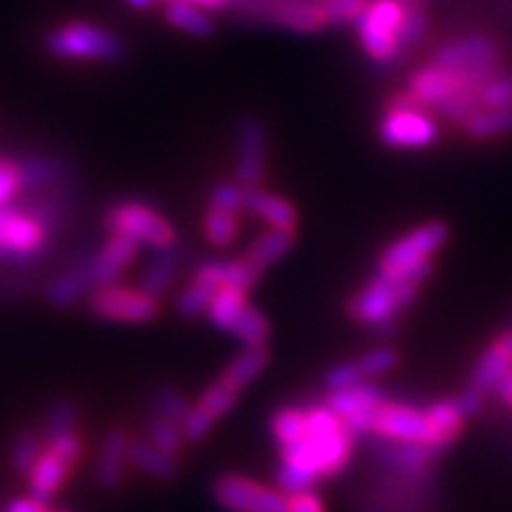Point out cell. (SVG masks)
<instances>
[{
  "label": "cell",
  "mask_w": 512,
  "mask_h": 512,
  "mask_svg": "<svg viewBox=\"0 0 512 512\" xmlns=\"http://www.w3.org/2000/svg\"><path fill=\"white\" fill-rule=\"evenodd\" d=\"M387 453V458L392 460L396 467H401V470L406 472H418L422 467L430 465L439 451L425 444H392L387 448Z\"/></svg>",
  "instance_id": "obj_38"
},
{
  "label": "cell",
  "mask_w": 512,
  "mask_h": 512,
  "mask_svg": "<svg viewBox=\"0 0 512 512\" xmlns=\"http://www.w3.org/2000/svg\"><path fill=\"white\" fill-rule=\"evenodd\" d=\"M285 512H325V503L313 489L294 491L287 496Z\"/></svg>",
  "instance_id": "obj_49"
},
{
  "label": "cell",
  "mask_w": 512,
  "mask_h": 512,
  "mask_svg": "<svg viewBox=\"0 0 512 512\" xmlns=\"http://www.w3.org/2000/svg\"><path fill=\"white\" fill-rule=\"evenodd\" d=\"M53 512H67V510H53Z\"/></svg>",
  "instance_id": "obj_55"
},
{
  "label": "cell",
  "mask_w": 512,
  "mask_h": 512,
  "mask_svg": "<svg viewBox=\"0 0 512 512\" xmlns=\"http://www.w3.org/2000/svg\"><path fill=\"white\" fill-rule=\"evenodd\" d=\"M373 434L389 444L430 446V420H427V411L408 406V403L384 401L375 415Z\"/></svg>",
  "instance_id": "obj_11"
},
{
  "label": "cell",
  "mask_w": 512,
  "mask_h": 512,
  "mask_svg": "<svg viewBox=\"0 0 512 512\" xmlns=\"http://www.w3.org/2000/svg\"><path fill=\"white\" fill-rule=\"evenodd\" d=\"M318 3L328 17V24L342 27V24H356L370 0H318Z\"/></svg>",
  "instance_id": "obj_43"
},
{
  "label": "cell",
  "mask_w": 512,
  "mask_h": 512,
  "mask_svg": "<svg viewBox=\"0 0 512 512\" xmlns=\"http://www.w3.org/2000/svg\"><path fill=\"white\" fill-rule=\"evenodd\" d=\"M48 446L60 453V456L72 467L79 463L83 456V441L79 437V432H69V434H62V437L48 439Z\"/></svg>",
  "instance_id": "obj_48"
},
{
  "label": "cell",
  "mask_w": 512,
  "mask_h": 512,
  "mask_svg": "<svg viewBox=\"0 0 512 512\" xmlns=\"http://www.w3.org/2000/svg\"><path fill=\"white\" fill-rule=\"evenodd\" d=\"M294 242H297V228H268L249 245L242 259L261 275L268 266L278 264L283 256L290 254Z\"/></svg>",
  "instance_id": "obj_23"
},
{
  "label": "cell",
  "mask_w": 512,
  "mask_h": 512,
  "mask_svg": "<svg viewBox=\"0 0 512 512\" xmlns=\"http://www.w3.org/2000/svg\"><path fill=\"white\" fill-rule=\"evenodd\" d=\"M427 31H430V19H427L425 12L418 8H408L406 19H403L399 31V43L403 53H408V50L418 46L422 38L427 36Z\"/></svg>",
  "instance_id": "obj_44"
},
{
  "label": "cell",
  "mask_w": 512,
  "mask_h": 512,
  "mask_svg": "<svg viewBox=\"0 0 512 512\" xmlns=\"http://www.w3.org/2000/svg\"><path fill=\"white\" fill-rule=\"evenodd\" d=\"M230 335L245 344V347H266L268 335H271V325H268V318L264 313L247 304V309L240 313V318L230 328Z\"/></svg>",
  "instance_id": "obj_33"
},
{
  "label": "cell",
  "mask_w": 512,
  "mask_h": 512,
  "mask_svg": "<svg viewBox=\"0 0 512 512\" xmlns=\"http://www.w3.org/2000/svg\"><path fill=\"white\" fill-rule=\"evenodd\" d=\"M19 190H22L19 164L10 162V159H0V207H5Z\"/></svg>",
  "instance_id": "obj_47"
},
{
  "label": "cell",
  "mask_w": 512,
  "mask_h": 512,
  "mask_svg": "<svg viewBox=\"0 0 512 512\" xmlns=\"http://www.w3.org/2000/svg\"><path fill=\"white\" fill-rule=\"evenodd\" d=\"M190 3L200 5L204 10H216V8H223V5H228V0H190Z\"/></svg>",
  "instance_id": "obj_53"
},
{
  "label": "cell",
  "mask_w": 512,
  "mask_h": 512,
  "mask_svg": "<svg viewBox=\"0 0 512 512\" xmlns=\"http://www.w3.org/2000/svg\"><path fill=\"white\" fill-rule=\"evenodd\" d=\"M240 233V214L238 211L211 207L204 214V238L214 247L233 245Z\"/></svg>",
  "instance_id": "obj_32"
},
{
  "label": "cell",
  "mask_w": 512,
  "mask_h": 512,
  "mask_svg": "<svg viewBox=\"0 0 512 512\" xmlns=\"http://www.w3.org/2000/svg\"><path fill=\"white\" fill-rule=\"evenodd\" d=\"M465 133L475 140H494L512 133V110H491V107H482V110L472 114L463 124Z\"/></svg>",
  "instance_id": "obj_31"
},
{
  "label": "cell",
  "mask_w": 512,
  "mask_h": 512,
  "mask_svg": "<svg viewBox=\"0 0 512 512\" xmlns=\"http://www.w3.org/2000/svg\"><path fill=\"white\" fill-rule=\"evenodd\" d=\"M152 406H155L157 415H164V418L174 420V422H183L185 415L190 413V403L181 392L171 387H159L152 394Z\"/></svg>",
  "instance_id": "obj_41"
},
{
  "label": "cell",
  "mask_w": 512,
  "mask_h": 512,
  "mask_svg": "<svg viewBox=\"0 0 512 512\" xmlns=\"http://www.w3.org/2000/svg\"><path fill=\"white\" fill-rule=\"evenodd\" d=\"M505 335H508V339H510V344H512V330L510 332H505ZM498 399H501L505 406L508 408H512V370L508 373V377H505L503 380V384L501 387H498Z\"/></svg>",
  "instance_id": "obj_52"
},
{
  "label": "cell",
  "mask_w": 512,
  "mask_h": 512,
  "mask_svg": "<svg viewBox=\"0 0 512 512\" xmlns=\"http://www.w3.org/2000/svg\"><path fill=\"white\" fill-rule=\"evenodd\" d=\"M0 512H5V510H0Z\"/></svg>",
  "instance_id": "obj_57"
},
{
  "label": "cell",
  "mask_w": 512,
  "mask_h": 512,
  "mask_svg": "<svg viewBox=\"0 0 512 512\" xmlns=\"http://www.w3.org/2000/svg\"><path fill=\"white\" fill-rule=\"evenodd\" d=\"M484 399H486V396H482L470 387H467L463 394H458V403H460V408H463V413L467 415V418H475V415L482 411Z\"/></svg>",
  "instance_id": "obj_50"
},
{
  "label": "cell",
  "mask_w": 512,
  "mask_h": 512,
  "mask_svg": "<svg viewBox=\"0 0 512 512\" xmlns=\"http://www.w3.org/2000/svg\"><path fill=\"white\" fill-rule=\"evenodd\" d=\"M128 446H131V437L124 430H110L102 439L98 451V463H95V479L102 489H117L126 477L128 460Z\"/></svg>",
  "instance_id": "obj_19"
},
{
  "label": "cell",
  "mask_w": 512,
  "mask_h": 512,
  "mask_svg": "<svg viewBox=\"0 0 512 512\" xmlns=\"http://www.w3.org/2000/svg\"><path fill=\"white\" fill-rule=\"evenodd\" d=\"M358 368L366 375V380H373V377H382L392 373L399 363V354L392 347H375L358 358Z\"/></svg>",
  "instance_id": "obj_42"
},
{
  "label": "cell",
  "mask_w": 512,
  "mask_h": 512,
  "mask_svg": "<svg viewBox=\"0 0 512 512\" xmlns=\"http://www.w3.org/2000/svg\"><path fill=\"white\" fill-rule=\"evenodd\" d=\"M427 420H430V446L444 451L460 437L467 415L460 408L458 396L451 399H439L427 408Z\"/></svg>",
  "instance_id": "obj_24"
},
{
  "label": "cell",
  "mask_w": 512,
  "mask_h": 512,
  "mask_svg": "<svg viewBox=\"0 0 512 512\" xmlns=\"http://www.w3.org/2000/svg\"><path fill=\"white\" fill-rule=\"evenodd\" d=\"M271 434L280 448L290 446L294 441L304 439L306 434V408L285 406L278 408L271 418Z\"/></svg>",
  "instance_id": "obj_34"
},
{
  "label": "cell",
  "mask_w": 512,
  "mask_h": 512,
  "mask_svg": "<svg viewBox=\"0 0 512 512\" xmlns=\"http://www.w3.org/2000/svg\"><path fill=\"white\" fill-rule=\"evenodd\" d=\"M434 62L451 72L465 69H501V50L489 36H465L441 43L434 53Z\"/></svg>",
  "instance_id": "obj_13"
},
{
  "label": "cell",
  "mask_w": 512,
  "mask_h": 512,
  "mask_svg": "<svg viewBox=\"0 0 512 512\" xmlns=\"http://www.w3.org/2000/svg\"><path fill=\"white\" fill-rule=\"evenodd\" d=\"M238 399L240 392L230 389L226 382L216 380L214 384H209V387L200 394L195 406L190 408V413L185 415V420L181 422L185 441H202L204 437H209L211 427H214L223 415L233 411Z\"/></svg>",
  "instance_id": "obj_12"
},
{
  "label": "cell",
  "mask_w": 512,
  "mask_h": 512,
  "mask_svg": "<svg viewBox=\"0 0 512 512\" xmlns=\"http://www.w3.org/2000/svg\"><path fill=\"white\" fill-rule=\"evenodd\" d=\"M138 242L124 238V235H112L98 252H93V280L95 287L117 283L121 273L131 266L138 254Z\"/></svg>",
  "instance_id": "obj_20"
},
{
  "label": "cell",
  "mask_w": 512,
  "mask_h": 512,
  "mask_svg": "<svg viewBox=\"0 0 512 512\" xmlns=\"http://www.w3.org/2000/svg\"><path fill=\"white\" fill-rule=\"evenodd\" d=\"M451 240V226L446 221H425L408 230L401 238L389 242L377 259V271L389 275L415 278L420 283L434 275V256Z\"/></svg>",
  "instance_id": "obj_2"
},
{
  "label": "cell",
  "mask_w": 512,
  "mask_h": 512,
  "mask_svg": "<svg viewBox=\"0 0 512 512\" xmlns=\"http://www.w3.org/2000/svg\"><path fill=\"white\" fill-rule=\"evenodd\" d=\"M211 496L228 512H285L287 508L283 491L235 475V472L216 477L211 484Z\"/></svg>",
  "instance_id": "obj_9"
},
{
  "label": "cell",
  "mask_w": 512,
  "mask_h": 512,
  "mask_svg": "<svg viewBox=\"0 0 512 512\" xmlns=\"http://www.w3.org/2000/svg\"><path fill=\"white\" fill-rule=\"evenodd\" d=\"M164 3H171V0H164Z\"/></svg>",
  "instance_id": "obj_56"
},
{
  "label": "cell",
  "mask_w": 512,
  "mask_h": 512,
  "mask_svg": "<svg viewBox=\"0 0 512 512\" xmlns=\"http://www.w3.org/2000/svg\"><path fill=\"white\" fill-rule=\"evenodd\" d=\"M425 283L415 278H403V275L380 273L370 283L356 292L349 302V316L356 323L368 325V328L382 330L396 323V318L418 299L420 287Z\"/></svg>",
  "instance_id": "obj_3"
},
{
  "label": "cell",
  "mask_w": 512,
  "mask_h": 512,
  "mask_svg": "<svg viewBox=\"0 0 512 512\" xmlns=\"http://www.w3.org/2000/svg\"><path fill=\"white\" fill-rule=\"evenodd\" d=\"M266 366H268L266 347H245L226 368H223L219 380L226 382L230 389H235V392H242L247 384H252L256 377L264 373Z\"/></svg>",
  "instance_id": "obj_27"
},
{
  "label": "cell",
  "mask_w": 512,
  "mask_h": 512,
  "mask_svg": "<svg viewBox=\"0 0 512 512\" xmlns=\"http://www.w3.org/2000/svg\"><path fill=\"white\" fill-rule=\"evenodd\" d=\"M19 176H22V190L38 195V192H46V188H53L55 183L60 185L67 176V166L48 155L27 157L19 162Z\"/></svg>",
  "instance_id": "obj_26"
},
{
  "label": "cell",
  "mask_w": 512,
  "mask_h": 512,
  "mask_svg": "<svg viewBox=\"0 0 512 512\" xmlns=\"http://www.w3.org/2000/svg\"><path fill=\"white\" fill-rule=\"evenodd\" d=\"M408 5L403 0H370L366 12L358 17V41L370 60L392 64L401 57L399 31L406 19Z\"/></svg>",
  "instance_id": "obj_6"
},
{
  "label": "cell",
  "mask_w": 512,
  "mask_h": 512,
  "mask_svg": "<svg viewBox=\"0 0 512 512\" xmlns=\"http://www.w3.org/2000/svg\"><path fill=\"white\" fill-rule=\"evenodd\" d=\"M69 470H72V465L60 453L46 446L34 470L29 472V496H34L41 503H50L67 482Z\"/></svg>",
  "instance_id": "obj_21"
},
{
  "label": "cell",
  "mask_w": 512,
  "mask_h": 512,
  "mask_svg": "<svg viewBox=\"0 0 512 512\" xmlns=\"http://www.w3.org/2000/svg\"><path fill=\"white\" fill-rule=\"evenodd\" d=\"M512 370V344L508 335H501L489 344L479 356L470 375V389L482 396L498 392L505 377Z\"/></svg>",
  "instance_id": "obj_16"
},
{
  "label": "cell",
  "mask_w": 512,
  "mask_h": 512,
  "mask_svg": "<svg viewBox=\"0 0 512 512\" xmlns=\"http://www.w3.org/2000/svg\"><path fill=\"white\" fill-rule=\"evenodd\" d=\"M147 437H150V441L157 448L171 453V456H178V453L183 451V444H185V434H183L181 422H174V420L164 418V415H157V413L152 415L150 425H147Z\"/></svg>",
  "instance_id": "obj_36"
},
{
  "label": "cell",
  "mask_w": 512,
  "mask_h": 512,
  "mask_svg": "<svg viewBox=\"0 0 512 512\" xmlns=\"http://www.w3.org/2000/svg\"><path fill=\"white\" fill-rule=\"evenodd\" d=\"M43 453V444L41 437L34 430H24L19 432L15 441L10 446V465L12 470L19 472V475H27L34 470V465L38 463Z\"/></svg>",
  "instance_id": "obj_35"
},
{
  "label": "cell",
  "mask_w": 512,
  "mask_h": 512,
  "mask_svg": "<svg viewBox=\"0 0 512 512\" xmlns=\"http://www.w3.org/2000/svg\"><path fill=\"white\" fill-rule=\"evenodd\" d=\"M245 211L264 221L271 228H297V207L285 197L268 192L264 188H247L245 197Z\"/></svg>",
  "instance_id": "obj_22"
},
{
  "label": "cell",
  "mask_w": 512,
  "mask_h": 512,
  "mask_svg": "<svg viewBox=\"0 0 512 512\" xmlns=\"http://www.w3.org/2000/svg\"><path fill=\"white\" fill-rule=\"evenodd\" d=\"M178 266H181V252H178V247L157 249L155 259L145 266L143 275H140L138 287L150 294V297H164L171 280H174Z\"/></svg>",
  "instance_id": "obj_28"
},
{
  "label": "cell",
  "mask_w": 512,
  "mask_h": 512,
  "mask_svg": "<svg viewBox=\"0 0 512 512\" xmlns=\"http://www.w3.org/2000/svg\"><path fill=\"white\" fill-rule=\"evenodd\" d=\"M268 131L259 117H247L238 126V155H235V176L245 188H256L266 171Z\"/></svg>",
  "instance_id": "obj_14"
},
{
  "label": "cell",
  "mask_w": 512,
  "mask_h": 512,
  "mask_svg": "<svg viewBox=\"0 0 512 512\" xmlns=\"http://www.w3.org/2000/svg\"><path fill=\"white\" fill-rule=\"evenodd\" d=\"M105 223L112 235L138 242L152 249L176 247V228L162 211L138 200H124L112 204L105 214Z\"/></svg>",
  "instance_id": "obj_7"
},
{
  "label": "cell",
  "mask_w": 512,
  "mask_h": 512,
  "mask_svg": "<svg viewBox=\"0 0 512 512\" xmlns=\"http://www.w3.org/2000/svg\"><path fill=\"white\" fill-rule=\"evenodd\" d=\"M380 140L392 150H427L439 140V124L411 95L396 98L380 121Z\"/></svg>",
  "instance_id": "obj_5"
},
{
  "label": "cell",
  "mask_w": 512,
  "mask_h": 512,
  "mask_svg": "<svg viewBox=\"0 0 512 512\" xmlns=\"http://www.w3.org/2000/svg\"><path fill=\"white\" fill-rule=\"evenodd\" d=\"M384 401H387V396L382 389L370 382H361L356 387L342 389V392H330L325 399L332 411L342 418L344 427L354 439L373 434L375 415Z\"/></svg>",
  "instance_id": "obj_10"
},
{
  "label": "cell",
  "mask_w": 512,
  "mask_h": 512,
  "mask_svg": "<svg viewBox=\"0 0 512 512\" xmlns=\"http://www.w3.org/2000/svg\"><path fill=\"white\" fill-rule=\"evenodd\" d=\"M245 197L247 188L240 183H219L214 190H211L209 204L211 207H221L230 211H245Z\"/></svg>",
  "instance_id": "obj_46"
},
{
  "label": "cell",
  "mask_w": 512,
  "mask_h": 512,
  "mask_svg": "<svg viewBox=\"0 0 512 512\" xmlns=\"http://www.w3.org/2000/svg\"><path fill=\"white\" fill-rule=\"evenodd\" d=\"M43 46L57 60L114 64L126 57V43L100 24L72 19L43 36Z\"/></svg>",
  "instance_id": "obj_4"
},
{
  "label": "cell",
  "mask_w": 512,
  "mask_h": 512,
  "mask_svg": "<svg viewBox=\"0 0 512 512\" xmlns=\"http://www.w3.org/2000/svg\"><path fill=\"white\" fill-rule=\"evenodd\" d=\"M216 287L204 283L202 278H197V275H192L190 285L185 287V290L178 294L176 299V311L181 313L183 318H197L202 316V313H207L209 309V302L211 297H214Z\"/></svg>",
  "instance_id": "obj_37"
},
{
  "label": "cell",
  "mask_w": 512,
  "mask_h": 512,
  "mask_svg": "<svg viewBox=\"0 0 512 512\" xmlns=\"http://www.w3.org/2000/svg\"><path fill=\"white\" fill-rule=\"evenodd\" d=\"M164 17L166 22L181 31V34L195 38H209L214 34V22H211V17L204 12V8L190 3V0H171V3H166Z\"/></svg>",
  "instance_id": "obj_29"
},
{
  "label": "cell",
  "mask_w": 512,
  "mask_h": 512,
  "mask_svg": "<svg viewBox=\"0 0 512 512\" xmlns=\"http://www.w3.org/2000/svg\"><path fill=\"white\" fill-rule=\"evenodd\" d=\"M463 91L479 93L475 88L467 86L456 72L441 67L437 62L418 69V72L413 74L411 83H408V95H411L415 102H420L422 107H427V110H434L439 102H444L446 98H451V95Z\"/></svg>",
  "instance_id": "obj_15"
},
{
  "label": "cell",
  "mask_w": 512,
  "mask_h": 512,
  "mask_svg": "<svg viewBox=\"0 0 512 512\" xmlns=\"http://www.w3.org/2000/svg\"><path fill=\"white\" fill-rule=\"evenodd\" d=\"M128 460H131V465H136L140 472H145V475H150L152 479H159V482H171V479L178 475L176 456L157 448L150 439H131Z\"/></svg>",
  "instance_id": "obj_25"
},
{
  "label": "cell",
  "mask_w": 512,
  "mask_h": 512,
  "mask_svg": "<svg viewBox=\"0 0 512 512\" xmlns=\"http://www.w3.org/2000/svg\"><path fill=\"white\" fill-rule=\"evenodd\" d=\"M361 382H366V375L361 373L356 361L337 363V366H332L325 373V387H328V392H342V389L356 387Z\"/></svg>",
  "instance_id": "obj_45"
},
{
  "label": "cell",
  "mask_w": 512,
  "mask_h": 512,
  "mask_svg": "<svg viewBox=\"0 0 512 512\" xmlns=\"http://www.w3.org/2000/svg\"><path fill=\"white\" fill-rule=\"evenodd\" d=\"M482 107L491 110H512V74L498 72L494 79H489L479 91Z\"/></svg>",
  "instance_id": "obj_40"
},
{
  "label": "cell",
  "mask_w": 512,
  "mask_h": 512,
  "mask_svg": "<svg viewBox=\"0 0 512 512\" xmlns=\"http://www.w3.org/2000/svg\"><path fill=\"white\" fill-rule=\"evenodd\" d=\"M354 441L328 403L306 406L304 439L280 448L278 489L294 494L313 489L320 479L339 475L351 460Z\"/></svg>",
  "instance_id": "obj_1"
},
{
  "label": "cell",
  "mask_w": 512,
  "mask_h": 512,
  "mask_svg": "<svg viewBox=\"0 0 512 512\" xmlns=\"http://www.w3.org/2000/svg\"><path fill=\"white\" fill-rule=\"evenodd\" d=\"M95 290L93 280V252H83L67 271H62L53 283L48 285V302L55 309H69L81 297Z\"/></svg>",
  "instance_id": "obj_18"
},
{
  "label": "cell",
  "mask_w": 512,
  "mask_h": 512,
  "mask_svg": "<svg viewBox=\"0 0 512 512\" xmlns=\"http://www.w3.org/2000/svg\"><path fill=\"white\" fill-rule=\"evenodd\" d=\"M5 512H50V510H48V503H41L36 501L34 496H27V498H15V501H10Z\"/></svg>",
  "instance_id": "obj_51"
},
{
  "label": "cell",
  "mask_w": 512,
  "mask_h": 512,
  "mask_svg": "<svg viewBox=\"0 0 512 512\" xmlns=\"http://www.w3.org/2000/svg\"><path fill=\"white\" fill-rule=\"evenodd\" d=\"M155 3L157 0H126L128 8H133V10H147V8H152Z\"/></svg>",
  "instance_id": "obj_54"
},
{
  "label": "cell",
  "mask_w": 512,
  "mask_h": 512,
  "mask_svg": "<svg viewBox=\"0 0 512 512\" xmlns=\"http://www.w3.org/2000/svg\"><path fill=\"white\" fill-rule=\"evenodd\" d=\"M76 420H79V408L74 401L69 399H57L53 406L48 408L46 415V437L55 439L62 434L76 432Z\"/></svg>",
  "instance_id": "obj_39"
},
{
  "label": "cell",
  "mask_w": 512,
  "mask_h": 512,
  "mask_svg": "<svg viewBox=\"0 0 512 512\" xmlns=\"http://www.w3.org/2000/svg\"><path fill=\"white\" fill-rule=\"evenodd\" d=\"M88 309L93 316L110 323H150L159 316V299L140 290V287L102 285L88 297Z\"/></svg>",
  "instance_id": "obj_8"
},
{
  "label": "cell",
  "mask_w": 512,
  "mask_h": 512,
  "mask_svg": "<svg viewBox=\"0 0 512 512\" xmlns=\"http://www.w3.org/2000/svg\"><path fill=\"white\" fill-rule=\"evenodd\" d=\"M245 309H247V290H242V287H233V285H223L214 292V297H211L207 318L216 330L230 332V328L235 325V320L240 318V313Z\"/></svg>",
  "instance_id": "obj_30"
},
{
  "label": "cell",
  "mask_w": 512,
  "mask_h": 512,
  "mask_svg": "<svg viewBox=\"0 0 512 512\" xmlns=\"http://www.w3.org/2000/svg\"><path fill=\"white\" fill-rule=\"evenodd\" d=\"M266 19L297 34H316L328 27V17L318 0H268Z\"/></svg>",
  "instance_id": "obj_17"
}]
</instances>
